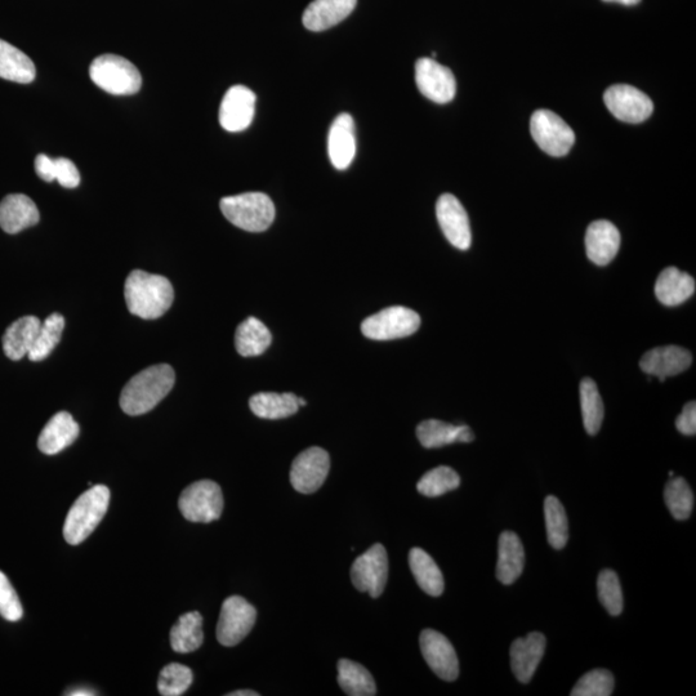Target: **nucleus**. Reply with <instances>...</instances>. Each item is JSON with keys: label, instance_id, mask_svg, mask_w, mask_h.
<instances>
[{"label": "nucleus", "instance_id": "e433bc0d", "mask_svg": "<svg viewBox=\"0 0 696 696\" xmlns=\"http://www.w3.org/2000/svg\"><path fill=\"white\" fill-rule=\"evenodd\" d=\"M459 485H461V477L457 472L453 468L440 466L423 475L418 481L417 490L425 497L435 498L453 492L459 488Z\"/></svg>", "mask_w": 696, "mask_h": 696}, {"label": "nucleus", "instance_id": "aec40b11", "mask_svg": "<svg viewBox=\"0 0 696 696\" xmlns=\"http://www.w3.org/2000/svg\"><path fill=\"white\" fill-rule=\"evenodd\" d=\"M620 248V232L609 221H595L586 232L587 257L597 266L609 265L617 257Z\"/></svg>", "mask_w": 696, "mask_h": 696}, {"label": "nucleus", "instance_id": "f3484780", "mask_svg": "<svg viewBox=\"0 0 696 696\" xmlns=\"http://www.w3.org/2000/svg\"><path fill=\"white\" fill-rule=\"evenodd\" d=\"M691 364H693V356L686 348L680 346L653 348L640 360L642 372L658 377L662 382L668 377L685 372Z\"/></svg>", "mask_w": 696, "mask_h": 696}, {"label": "nucleus", "instance_id": "7ed1b4c3", "mask_svg": "<svg viewBox=\"0 0 696 696\" xmlns=\"http://www.w3.org/2000/svg\"><path fill=\"white\" fill-rule=\"evenodd\" d=\"M110 490L105 485H95L84 492L71 506L64 525L65 541L78 546L95 532L109 510Z\"/></svg>", "mask_w": 696, "mask_h": 696}, {"label": "nucleus", "instance_id": "0eeeda50", "mask_svg": "<svg viewBox=\"0 0 696 696\" xmlns=\"http://www.w3.org/2000/svg\"><path fill=\"white\" fill-rule=\"evenodd\" d=\"M419 327H421V318L416 311L403 306H394L387 307L365 319L361 324V332L374 341H392V339L412 336Z\"/></svg>", "mask_w": 696, "mask_h": 696}, {"label": "nucleus", "instance_id": "f8f14e48", "mask_svg": "<svg viewBox=\"0 0 696 696\" xmlns=\"http://www.w3.org/2000/svg\"><path fill=\"white\" fill-rule=\"evenodd\" d=\"M330 470L328 452L321 448H310L302 452L292 464L290 483L298 493L318 492L327 480Z\"/></svg>", "mask_w": 696, "mask_h": 696}, {"label": "nucleus", "instance_id": "9d476101", "mask_svg": "<svg viewBox=\"0 0 696 696\" xmlns=\"http://www.w3.org/2000/svg\"><path fill=\"white\" fill-rule=\"evenodd\" d=\"M388 579V556L382 544H374L352 564L351 580L356 590L367 592L373 599L385 591Z\"/></svg>", "mask_w": 696, "mask_h": 696}, {"label": "nucleus", "instance_id": "4468645a", "mask_svg": "<svg viewBox=\"0 0 696 696\" xmlns=\"http://www.w3.org/2000/svg\"><path fill=\"white\" fill-rule=\"evenodd\" d=\"M436 216L449 243L467 251L471 247L472 232L470 218L461 202L452 194L441 195L436 204Z\"/></svg>", "mask_w": 696, "mask_h": 696}, {"label": "nucleus", "instance_id": "412c9836", "mask_svg": "<svg viewBox=\"0 0 696 696\" xmlns=\"http://www.w3.org/2000/svg\"><path fill=\"white\" fill-rule=\"evenodd\" d=\"M40 220L37 205L24 194H11L0 203V227L7 234H19L37 225Z\"/></svg>", "mask_w": 696, "mask_h": 696}, {"label": "nucleus", "instance_id": "b1692460", "mask_svg": "<svg viewBox=\"0 0 696 696\" xmlns=\"http://www.w3.org/2000/svg\"><path fill=\"white\" fill-rule=\"evenodd\" d=\"M695 293V280L687 272L667 267L655 283V296L664 306L675 307L686 302Z\"/></svg>", "mask_w": 696, "mask_h": 696}, {"label": "nucleus", "instance_id": "49530a36", "mask_svg": "<svg viewBox=\"0 0 696 696\" xmlns=\"http://www.w3.org/2000/svg\"><path fill=\"white\" fill-rule=\"evenodd\" d=\"M606 3H619L622 6H636V4L641 3V0H602Z\"/></svg>", "mask_w": 696, "mask_h": 696}, {"label": "nucleus", "instance_id": "473e14b6", "mask_svg": "<svg viewBox=\"0 0 696 696\" xmlns=\"http://www.w3.org/2000/svg\"><path fill=\"white\" fill-rule=\"evenodd\" d=\"M338 684L350 696H373L377 694L376 682L367 668L352 660L338 662Z\"/></svg>", "mask_w": 696, "mask_h": 696}, {"label": "nucleus", "instance_id": "6e6552de", "mask_svg": "<svg viewBox=\"0 0 696 696\" xmlns=\"http://www.w3.org/2000/svg\"><path fill=\"white\" fill-rule=\"evenodd\" d=\"M530 132L544 153L561 158L569 154L575 144L573 129L550 110H537L530 120Z\"/></svg>", "mask_w": 696, "mask_h": 696}, {"label": "nucleus", "instance_id": "f257e3e1", "mask_svg": "<svg viewBox=\"0 0 696 696\" xmlns=\"http://www.w3.org/2000/svg\"><path fill=\"white\" fill-rule=\"evenodd\" d=\"M124 296L129 312L145 320L158 319L171 309L174 290L162 275L135 270L128 275Z\"/></svg>", "mask_w": 696, "mask_h": 696}, {"label": "nucleus", "instance_id": "a19ab883", "mask_svg": "<svg viewBox=\"0 0 696 696\" xmlns=\"http://www.w3.org/2000/svg\"><path fill=\"white\" fill-rule=\"evenodd\" d=\"M614 676L606 669H593L574 686L571 696H610L614 691Z\"/></svg>", "mask_w": 696, "mask_h": 696}, {"label": "nucleus", "instance_id": "393cba45", "mask_svg": "<svg viewBox=\"0 0 696 696\" xmlns=\"http://www.w3.org/2000/svg\"><path fill=\"white\" fill-rule=\"evenodd\" d=\"M419 443L427 449L441 448L454 443H471L474 432L466 425H450L437 419H428L417 427Z\"/></svg>", "mask_w": 696, "mask_h": 696}, {"label": "nucleus", "instance_id": "a211bd4d", "mask_svg": "<svg viewBox=\"0 0 696 696\" xmlns=\"http://www.w3.org/2000/svg\"><path fill=\"white\" fill-rule=\"evenodd\" d=\"M546 646V637L539 632L529 633L528 636L513 641L510 651L512 672L522 684L532 681Z\"/></svg>", "mask_w": 696, "mask_h": 696}, {"label": "nucleus", "instance_id": "cd10ccee", "mask_svg": "<svg viewBox=\"0 0 696 696\" xmlns=\"http://www.w3.org/2000/svg\"><path fill=\"white\" fill-rule=\"evenodd\" d=\"M410 570L423 592L432 597H439L444 592L443 573L436 562L422 548H413L409 553Z\"/></svg>", "mask_w": 696, "mask_h": 696}, {"label": "nucleus", "instance_id": "39448f33", "mask_svg": "<svg viewBox=\"0 0 696 696\" xmlns=\"http://www.w3.org/2000/svg\"><path fill=\"white\" fill-rule=\"evenodd\" d=\"M92 82L114 96H131L140 91V71L122 56L102 55L89 68Z\"/></svg>", "mask_w": 696, "mask_h": 696}, {"label": "nucleus", "instance_id": "ea45409f", "mask_svg": "<svg viewBox=\"0 0 696 696\" xmlns=\"http://www.w3.org/2000/svg\"><path fill=\"white\" fill-rule=\"evenodd\" d=\"M597 593L599 600L613 617H618L623 611V592L617 573L614 570H602L597 578Z\"/></svg>", "mask_w": 696, "mask_h": 696}, {"label": "nucleus", "instance_id": "1a4fd4ad", "mask_svg": "<svg viewBox=\"0 0 696 696\" xmlns=\"http://www.w3.org/2000/svg\"><path fill=\"white\" fill-rule=\"evenodd\" d=\"M257 610L243 597L231 596L222 604L217 624V640L231 648L240 644L256 624Z\"/></svg>", "mask_w": 696, "mask_h": 696}, {"label": "nucleus", "instance_id": "6ab92c4d", "mask_svg": "<svg viewBox=\"0 0 696 696\" xmlns=\"http://www.w3.org/2000/svg\"><path fill=\"white\" fill-rule=\"evenodd\" d=\"M328 154L333 167L343 171L350 167L356 155L354 119L350 114L338 115L330 127Z\"/></svg>", "mask_w": 696, "mask_h": 696}, {"label": "nucleus", "instance_id": "7c9ffc66", "mask_svg": "<svg viewBox=\"0 0 696 696\" xmlns=\"http://www.w3.org/2000/svg\"><path fill=\"white\" fill-rule=\"evenodd\" d=\"M203 641V617L198 611L182 615L171 629V646L176 653H193Z\"/></svg>", "mask_w": 696, "mask_h": 696}, {"label": "nucleus", "instance_id": "20e7f679", "mask_svg": "<svg viewBox=\"0 0 696 696\" xmlns=\"http://www.w3.org/2000/svg\"><path fill=\"white\" fill-rule=\"evenodd\" d=\"M220 207L232 225L249 232L269 229L275 218V205L263 193L227 196L221 200Z\"/></svg>", "mask_w": 696, "mask_h": 696}, {"label": "nucleus", "instance_id": "ddd939ff", "mask_svg": "<svg viewBox=\"0 0 696 696\" xmlns=\"http://www.w3.org/2000/svg\"><path fill=\"white\" fill-rule=\"evenodd\" d=\"M416 83L419 92L436 104H448L457 92L452 70L440 65L434 58H419L416 64Z\"/></svg>", "mask_w": 696, "mask_h": 696}, {"label": "nucleus", "instance_id": "09e8293b", "mask_svg": "<svg viewBox=\"0 0 696 696\" xmlns=\"http://www.w3.org/2000/svg\"><path fill=\"white\" fill-rule=\"evenodd\" d=\"M71 696H91V695H96V693H92L91 690L87 689H79L73 691V693H69Z\"/></svg>", "mask_w": 696, "mask_h": 696}, {"label": "nucleus", "instance_id": "f704fd0d", "mask_svg": "<svg viewBox=\"0 0 696 696\" xmlns=\"http://www.w3.org/2000/svg\"><path fill=\"white\" fill-rule=\"evenodd\" d=\"M544 519L548 543L555 550H562L569 541V520L559 498L548 495L544 501Z\"/></svg>", "mask_w": 696, "mask_h": 696}, {"label": "nucleus", "instance_id": "8fccbe9b", "mask_svg": "<svg viewBox=\"0 0 696 696\" xmlns=\"http://www.w3.org/2000/svg\"><path fill=\"white\" fill-rule=\"evenodd\" d=\"M306 404L307 403H306L305 399H302V397H298V405H300V408H301V406H305Z\"/></svg>", "mask_w": 696, "mask_h": 696}, {"label": "nucleus", "instance_id": "37998d69", "mask_svg": "<svg viewBox=\"0 0 696 696\" xmlns=\"http://www.w3.org/2000/svg\"><path fill=\"white\" fill-rule=\"evenodd\" d=\"M55 181L66 189H75L80 184L78 168L69 159H55Z\"/></svg>", "mask_w": 696, "mask_h": 696}, {"label": "nucleus", "instance_id": "a18cd8bd", "mask_svg": "<svg viewBox=\"0 0 696 696\" xmlns=\"http://www.w3.org/2000/svg\"><path fill=\"white\" fill-rule=\"evenodd\" d=\"M35 172L43 181H55V159L48 158L44 154L38 155L35 158Z\"/></svg>", "mask_w": 696, "mask_h": 696}, {"label": "nucleus", "instance_id": "423d86ee", "mask_svg": "<svg viewBox=\"0 0 696 696\" xmlns=\"http://www.w3.org/2000/svg\"><path fill=\"white\" fill-rule=\"evenodd\" d=\"M178 507L187 521L209 524L220 519L223 511L220 485L211 480L196 481L182 492Z\"/></svg>", "mask_w": 696, "mask_h": 696}, {"label": "nucleus", "instance_id": "c85d7f7f", "mask_svg": "<svg viewBox=\"0 0 696 696\" xmlns=\"http://www.w3.org/2000/svg\"><path fill=\"white\" fill-rule=\"evenodd\" d=\"M37 75L34 62L19 48L0 39V78L20 84L33 82Z\"/></svg>", "mask_w": 696, "mask_h": 696}, {"label": "nucleus", "instance_id": "58836bf2", "mask_svg": "<svg viewBox=\"0 0 696 696\" xmlns=\"http://www.w3.org/2000/svg\"><path fill=\"white\" fill-rule=\"evenodd\" d=\"M193 671L180 663H171L160 672L158 681L159 693L164 696L184 695L193 684Z\"/></svg>", "mask_w": 696, "mask_h": 696}, {"label": "nucleus", "instance_id": "2f4dec72", "mask_svg": "<svg viewBox=\"0 0 696 696\" xmlns=\"http://www.w3.org/2000/svg\"><path fill=\"white\" fill-rule=\"evenodd\" d=\"M249 406L257 417L262 419H283L293 416L300 409L298 397L294 394H275L260 392L249 400Z\"/></svg>", "mask_w": 696, "mask_h": 696}, {"label": "nucleus", "instance_id": "5701e85b", "mask_svg": "<svg viewBox=\"0 0 696 696\" xmlns=\"http://www.w3.org/2000/svg\"><path fill=\"white\" fill-rule=\"evenodd\" d=\"M79 426L68 412L57 413L40 432L38 446L47 455L61 453L78 439Z\"/></svg>", "mask_w": 696, "mask_h": 696}, {"label": "nucleus", "instance_id": "c03bdc74", "mask_svg": "<svg viewBox=\"0 0 696 696\" xmlns=\"http://www.w3.org/2000/svg\"><path fill=\"white\" fill-rule=\"evenodd\" d=\"M677 430L682 435L694 436L696 434V404L695 401H690L685 405L684 410L676 421Z\"/></svg>", "mask_w": 696, "mask_h": 696}, {"label": "nucleus", "instance_id": "4be33fe9", "mask_svg": "<svg viewBox=\"0 0 696 696\" xmlns=\"http://www.w3.org/2000/svg\"><path fill=\"white\" fill-rule=\"evenodd\" d=\"M358 0H314L303 13V25L310 31H324L347 19Z\"/></svg>", "mask_w": 696, "mask_h": 696}, {"label": "nucleus", "instance_id": "9b49d317", "mask_svg": "<svg viewBox=\"0 0 696 696\" xmlns=\"http://www.w3.org/2000/svg\"><path fill=\"white\" fill-rule=\"evenodd\" d=\"M604 101L610 113L624 123L645 122L654 111V104L650 97L640 89L627 84H617L606 89Z\"/></svg>", "mask_w": 696, "mask_h": 696}, {"label": "nucleus", "instance_id": "2eb2a0df", "mask_svg": "<svg viewBox=\"0 0 696 696\" xmlns=\"http://www.w3.org/2000/svg\"><path fill=\"white\" fill-rule=\"evenodd\" d=\"M423 658L428 666L444 681H455L459 676L457 653L448 638L434 629H425L419 637Z\"/></svg>", "mask_w": 696, "mask_h": 696}, {"label": "nucleus", "instance_id": "72a5a7b5", "mask_svg": "<svg viewBox=\"0 0 696 696\" xmlns=\"http://www.w3.org/2000/svg\"><path fill=\"white\" fill-rule=\"evenodd\" d=\"M580 408L584 428L588 435L599 434L602 421H604L605 409L602 403L599 387L591 378H584L580 382Z\"/></svg>", "mask_w": 696, "mask_h": 696}, {"label": "nucleus", "instance_id": "c756f323", "mask_svg": "<svg viewBox=\"0 0 696 696\" xmlns=\"http://www.w3.org/2000/svg\"><path fill=\"white\" fill-rule=\"evenodd\" d=\"M271 341L269 328L256 318H248L236 329V351L244 358L262 355L270 347Z\"/></svg>", "mask_w": 696, "mask_h": 696}, {"label": "nucleus", "instance_id": "c9c22d12", "mask_svg": "<svg viewBox=\"0 0 696 696\" xmlns=\"http://www.w3.org/2000/svg\"><path fill=\"white\" fill-rule=\"evenodd\" d=\"M65 328L64 316L60 314L49 315L44 323L40 325L37 338L29 352L28 358L31 361H42L47 359L55 347L60 343L62 332Z\"/></svg>", "mask_w": 696, "mask_h": 696}, {"label": "nucleus", "instance_id": "dca6fc26", "mask_svg": "<svg viewBox=\"0 0 696 696\" xmlns=\"http://www.w3.org/2000/svg\"><path fill=\"white\" fill-rule=\"evenodd\" d=\"M256 93L244 86L226 92L220 107V124L227 132H242L251 126L256 114Z\"/></svg>", "mask_w": 696, "mask_h": 696}, {"label": "nucleus", "instance_id": "a878e982", "mask_svg": "<svg viewBox=\"0 0 696 696\" xmlns=\"http://www.w3.org/2000/svg\"><path fill=\"white\" fill-rule=\"evenodd\" d=\"M525 566L524 546L512 532H504L498 542L497 578L504 586H511L520 578Z\"/></svg>", "mask_w": 696, "mask_h": 696}, {"label": "nucleus", "instance_id": "79ce46f5", "mask_svg": "<svg viewBox=\"0 0 696 696\" xmlns=\"http://www.w3.org/2000/svg\"><path fill=\"white\" fill-rule=\"evenodd\" d=\"M0 615L8 622H17L24 615V609L15 588L2 571H0Z\"/></svg>", "mask_w": 696, "mask_h": 696}, {"label": "nucleus", "instance_id": "bb28decb", "mask_svg": "<svg viewBox=\"0 0 696 696\" xmlns=\"http://www.w3.org/2000/svg\"><path fill=\"white\" fill-rule=\"evenodd\" d=\"M37 316H24L12 323L3 336V350L8 359L19 361L29 355L39 332Z\"/></svg>", "mask_w": 696, "mask_h": 696}, {"label": "nucleus", "instance_id": "de8ad7c7", "mask_svg": "<svg viewBox=\"0 0 696 696\" xmlns=\"http://www.w3.org/2000/svg\"><path fill=\"white\" fill-rule=\"evenodd\" d=\"M260 694L256 693V691L252 690H238L234 691V693L227 694V696H258Z\"/></svg>", "mask_w": 696, "mask_h": 696}, {"label": "nucleus", "instance_id": "4c0bfd02", "mask_svg": "<svg viewBox=\"0 0 696 696\" xmlns=\"http://www.w3.org/2000/svg\"><path fill=\"white\" fill-rule=\"evenodd\" d=\"M664 501L676 520L689 519L694 508V494L690 485L682 477L672 479L664 489Z\"/></svg>", "mask_w": 696, "mask_h": 696}, {"label": "nucleus", "instance_id": "f03ea898", "mask_svg": "<svg viewBox=\"0 0 696 696\" xmlns=\"http://www.w3.org/2000/svg\"><path fill=\"white\" fill-rule=\"evenodd\" d=\"M176 374L167 364L146 368L129 379L120 395V406L129 416L149 413L172 391Z\"/></svg>", "mask_w": 696, "mask_h": 696}]
</instances>
